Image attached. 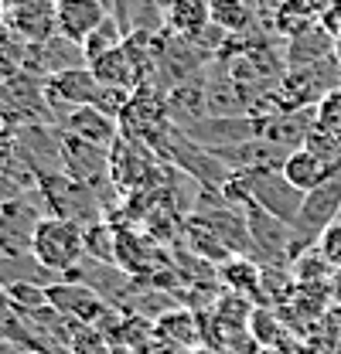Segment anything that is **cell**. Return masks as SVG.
I'll return each mask as SVG.
<instances>
[{
	"mask_svg": "<svg viewBox=\"0 0 341 354\" xmlns=\"http://www.w3.org/2000/svg\"><path fill=\"white\" fill-rule=\"evenodd\" d=\"M338 218H341V171H335L324 184H317L314 191L304 194V208H300L297 221L290 225L294 228V259L300 252L314 249L321 232L328 225H335Z\"/></svg>",
	"mask_w": 341,
	"mask_h": 354,
	"instance_id": "obj_2",
	"label": "cell"
},
{
	"mask_svg": "<svg viewBox=\"0 0 341 354\" xmlns=\"http://www.w3.org/2000/svg\"><path fill=\"white\" fill-rule=\"evenodd\" d=\"M3 293H7L10 307L17 310V313H35V310L48 307V290H44V286H35V283H14V286H7Z\"/></svg>",
	"mask_w": 341,
	"mask_h": 354,
	"instance_id": "obj_25",
	"label": "cell"
},
{
	"mask_svg": "<svg viewBox=\"0 0 341 354\" xmlns=\"http://www.w3.org/2000/svg\"><path fill=\"white\" fill-rule=\"evenodd\" d=\"M317 252L328 259V266H331L335 272H341V218L321 232V239H317Z\"/></svg>",
	"mask_w": 341,
	"mask_h": 354,
	"instance_id": "obj_27",
	"label": "cell"
},
{
	"mask_svg": "<svg viewBox=\"0 0 341 354\" xmlns=\"http://www.w3.org/2000/svg\"><path fill=\"white\" fill-rule=\"evenodd\" d=\"M232 174H250V171H283L287 164V150L256 136V140H246V143H236V147H225L215 153Z\"/></svg>",
	"mask_w": 341,
	"mask_h": 354,
	"instance_id": "obj_11",
	"label": "cell"
},
{
	"mask_svg": "<svg viewBox=\"0 0 341 354\" xmlns=\"http://www.w3.org/2000/svg\"><path fill=\"white\" fill-rule=\"evenodd\" d=\"M259 133H263V120H256V116H205V120L184 127V136L191 143H198L202 150H209V153H218L225 147L256 140Z\"/></svg>",
	"mask_w": 341,
	"mask_h": 354,
	"instance_id": "obj_7",
	"label": "cell"
},
{
	"mask_svg": "<svg viewBox=\"0 0 341 354\" xmlns=\"http://www.w3.org/2000/svg\"><path fill=\"white\" fill-rule=\"evenodd\" d=\"M69 354H113V344H110L96 327L79 324V330H76V337H72V344H69Z\"/></svg>",
	"mask_w": 341,
	"mask_h": 354,
	"instance_id": "obj_26",
	"label": "cell"
},
{
	"mask_svg": "<svg viewBox=\"0 0 341 354\" xmlns=\"http://www.w3.org/2000/svg\"><path fill=\"white\" fill-rule=\"evenodd\" d=\"M42 191H44V205H48V215L55 218H65V221H76L79 228L92 225V221L106 218L103 212V201L82 187L79 180L65 174H55V177H42Z\"/></svg>",
	"mask_w": 341,
	"mask_h": 354,
	"instance_id": "obj_5",
	"label": "cell"
},
{
	"mask_svg": "<svg viewBox=\"0 0 341 354\" xmlns=\"http://www.w3.org/2000/svg\"><path fill=\"white\" fill-rule=\"evenodd\" d=\"M243 180V187L250 191V201L256 208L270 212L273 218L294 225L304 208V191H297L283 171H250V174H236Z\"/></svg>",
	"mask_w": 341,
	"mask_h": 354,
	"instance_id": "obj_6",
	"label": "cell"
},
{
	"mask_svg": "<svg viewBox=\"0 0 341 354\" xmlns=\"http://www.w3.org/2000/svg\"><path fill=\"white\" fill-rule=\"evenodd\" d=\"M311 133H314V106L311 109H290V113H280V116H266L259 136L283 147L287 153H294L307 143Z\"/></svg>",
	"mask_w": 341,
	"mask_h": 354,
	"instance_id": "obj_15",
	"label": "cell"
},
{
	"mask_svg": "<svg viewBox=\"0 0 341 354\" xmlns=\"http://www.w3.org/2000/svg\"><path fill=\"white\" fill-rule=\"evenodd\" d=\"M335 86H341V65L335 58H328V62H317V65L287 68L283 79L273 86V95H277L280 109L290 113V109H311V106H317Z\"/></svg>",
	"mask_w": 341,
	"mask_h": 354,
	"instance_id": "obj_1",
	"label": "cell"
},
{
	"mask_svg": "<svg viewBox=\"0 0 341 354\" xmlns=\"http://www.w3.org/2000/svg\"><path fill=\"white\" fill-rule=\"evenodd\" d=\"M7 28L24 44H38L55 35V0H17L7 10Z\"/></svg>",
	"mask_w": 341,
	"mask_h": 354,
	"instance_id": "obj_13",
	"label": "cell"
},
{
	"mask_svg": "<svg viewBox=\"0 0 341 354\" xmlns=\"http://www.w3.org/2000/svg\"><path fill=\"white\" fill-rule=\"evenodd\" d=\"M290 272H294V283L297 286H311V290L314 286L317 290H331V279H335V269L317 252V245L307 249V252H300L297 259L290 263Z\"/></svg>",
	"mask_w": 341,
	"mask_h": 354,
	"instance_id": "obj_22",
	"label": "cell"
},
{
	"mask_svg": "<svg viewBox=\"0 0 341 354\" xmlns=\"http://www.w3.org/2000/svg\"><path fill=\"white\" fill-rule=\"evenodd\" d=\"M177 232H181L184 245H191V252H195V256H202V259H209V263H225V259H232V256L225 252V245H222V242H218V239H215L212 232L195 218V215L181 218Z\"/></svg>",
	"mask_w": 341,
	"mask_h": 354,
	"instance_id": "obj_21",
	"label": "cell"
},
{
	"mask_svg": "<svg viewBox=\"0 0 341 354\" xmlns=\"http://www.w3.org/2000/svg\"><path fill=\"white\" fill-rule=\"evenodd\" d=\"M273 3H280V0H273Z\"/></svg>",
	"mask_w": 341,
	"mask_h": 354,
	"instance_id": "obj_33",
	"label": "cell"
},
{
	"mask_svg": "<svg viewBox=\"0 0 341 354\" xmlns=\"http://www.w3.org/2000/svg\"><path fill=\"white\" fill-rule=\"evenodd\" d=\"M106 17H110L106 0H55V31L76 44H82Z\"/></svg>",
	"mask_w": 341,
	"mask_h": 354,
	"instance_id": "obj_12",
	"label": "cell"
},
{
	"mask_svg": "<svg viewBox=\"0 0 341 354\" xmlns=\"http://www.w3.org/2000/svg\"><path fill=\"white\" fill-rule=\"evenodd\" d=\"M205 68H209V65H205ZM205 68H202L198 75H191V79H184V82H177L174 88L164 92L170 123L181 127V130L209 116V72H205Z\"/></svg>",
	"mask_w": 341,
	"mask_h": 354,
	"instance_id": "obj_10",
	"label": "cell"
},
{
	"mask_svg": "<svg viewBox=\"0 0 341 354\" xmlns=\"http://www.w3.org/2000/svg\"><path fill=\"white\" fill-rule=\"evenodd\" d=\"M287 68H300V65H317L335 58V38L321 28V21H314L311 28L297 31L294 38H287Z\"/></svg>",
	"mask_w": 341,
	"mask_h": 354,
	"instance_id": "obj_16",
	"label": "cell"
},
{
	"mask_svg": "<svg viewBox=\"0 0 341 354\" xmlns=\"http://www.w3.org/2000/svg\"><path fill=\"white\" fill-rule=\"evenodd\" d=\"M127 41V31L120 28V21L110 14L89 38L82 41V51H85V62H92V58H99V55H106V51H113V48H120V44Z\"/></svg>",
	"mask_w": 341,
	"mask_h": 354,
	"instance_id": "obj_23",
	"label": "cell"
},
{
	"mask_svg": "<svg viewBox=\"0 0 341 354\" xmlns=\"http://www.w3.org/2000/svg\"><path fill=\"white\" fill-rule=\"evenodd\" d=\"M48 304L58 313L85 324V327H99L116 310L110 300H103L96 290H89L85 283H76V279H62V283L48 286Z\"/></svg>",
	"mask_w": 341,
	"mask_h": 354,
	"instance_id": "obj_8",
	"label": "cell"
},
{
	"mask_svg": "<svg viewBox=\"0 0 341 354\" xmlns=\"http://www.w3.org/2000/svg\"><path fill=\"white\" fill-rule=\"evenodd\" d=\"M283 177L297 187V191H314L317 184H324L328 177H331V171L307 150V147H300V150H294L290 157H287V164H283Z\"/></svg>",
	"mask_w": 341,
	"mask_h": 354,
	"instance_id": "obj_20",
	"label": "cell"
},
{
	"mask_svg": "<svg viewBox=\"0 0 341 354\" xmlns=\"http://www.w3.org/2000/svg\"><path fill=\"white\" fill-rule=\"evenodd\" d=\"M58 130L76 136V140H82V143L110 150V147L116 143V136H120V120L106 116V113L96 109V106H82V109H76L72 116H65Z\"/></svg>",
	"mask_w": 341,
	"mask_h": 354,
	"instance_id": "obj_14",
	"label": "cell"
},
{
	"mask_svg": "<svg viewBox=\"0 0 341 354\" xmlns=\"http://www.w3.org/2000/svg\"><path fill=\"white\" fill-rule=\"evenodd\" d=\"M314 130L341 136V86H335L314 106Z\"/></svg>",
	"mask_w": 341,
	"mask_h": 354,
	"instance_id": "obj_24",
	"label": "cell"
},
{
	"mask_svg": "<svg viewBox=\"0 0 341 354\" xmlns=\"http://www.w3.org/2000/svg\"><path fill=\"white\" fill-rule=\"evenodd\" d=\"M24 354H38V351H24Z\"/></svg>",
	"mask_w": 341,
	"mask_h": 354,
	"instance_id": "obj_32",
	"label": "cell"
},
{
	"mask_svg": "<svg viewBox=\"0 0 341 354\" xmlns=\"http://www.w3.org/2000/svg\"><path fill=\"white\" fill-rule=\"evenodd\" d=\"M212 21L209 0H168L164 7V28L170 35H198Z\"/></svg>",
	"mask_w": 341,
	"mask_h": 354,
	"instance_id": "obj_19",
	"label": "cell"
},
{
	"mask_svg": "<svg viewBox=\"0 0 341 354\" xmlns=\"http://www.w3.org/2000/svg\"><path fill=\"white\" fill-rule=\"evenodd\" d=\"M304 3H307V7H311V10H314V14H317V17H321V14H324V10H328V7H335V3H338V0H304Z\"/></svg>",
	"mask_w": 341,
	"mask_h": 354,
	"instance_id": "obj_28",
	"label": "cell"
},
{
	"mask_svg": "<svg viewBox=\"0 0 341 354\" xmlns=\"http://www.w3.org/2000/svg\"><path fill=\"white\" fill-rule=\"evenodd\" d=\"M42 218H48L44 191L31 194V198H3L0 201V256L31 252Z\"/></svg>",
	"mask_w": 341,
	"mask_h": 354,
	"instance_id": "obj_4",
	"label": "cell"
},
{
	"mask_svg": "<svg viewBox=\"0 0 341 354\" xmlns=\"http://www.w3.org/2000/svg\"><path fill=\"white\" fill-rule=\"evenodd\" d=\"M335 62H338V65H341V31H338V35H335Z\"/></svg>",
	"mask_w": 341,
	"mask_h": 354,
	"instance_id": "obj_30",
	"label": "cell"
},
{
	"mask_svg": "<svg viewBox=\"0 0 341 354\" xmlns=\"http://www.w3.org/2000/svg\"><path fill=\"white\" fill-rule=\"evenodd\" d=\"M209 14H212L215 28H222L229 38H243L256 31L253 0H209Z\"/></svg>",
	"mask_w": 341,
	"mask_h": 354,
	"instance_id": "obj_18",
	"label": "cell"
},
{
	"mask_svg": "<svg viewBox=\"0 0 341 354\" xmlns=\"http://www.w3.org/2000/svg\"><path fill=\"white\" fill-rule=\"evenodd\" d=\"M82 65H89L82 44L62 38L58 31L38 44H28V51H24V72H31V75H38V79H51V75H58V72L82 68Z\"/></svg>",
	"mask_w": 341,
	"mask_h": 354,
	"instance_id": "obj_9",
	"label": "cell"
},
{
	"mask_svg": "<svg viewBox=\"0 0 341 354\" xmlns=\"http://www.w3.org/2000/svg\"><path fill=\"white\" fill-rule=\"evenodd\" d=\"M0 354H24V351H21L14 341H0Z\"/></svg>",
	"mask_w": 341,
	"mask_h": 354,
	"instance_id": "obj_29",
	"label": "cell"
},
{
	"mask_svg": "<svg viewBox=\"0 0 341 354\" xmlns=\"http://www.w3.org/2000/svg\"><path fill=\"white\" fill-rule=\"evenodd\" d=\"M157 3H161V7H168V0H157Z\"/></svg>",
	"mask_w": 341,
	"mask_h": 354,
	"instance_id": "obj_31",
	"label": "cell"
},
{
	"mask_svg": "<svg viewBox=\"0 0 341 354\" xmlns=\"http://www.w3.org/2000/svg\"><path fill=\"white\" fill-rule=\"evenodd\" d=\"M31 256H35L42 266H48L51 272L69 276V272L85 259L82 228H79L76 221H65V218L48 215V218H42L38 232H35Z\"/></svg>",
	"mask_w": 341,
	"mask_h": 354,
	"instance_id": "obj_3",
	"label": "cell"
},
{
	"mask_svg": "<svg viewBox=\"0 0 341 354\" xmlns=\"http://www.w3.org/2000/svg\"><path fill=\"white\" fill-rule=\"evenodd\" d=\"M65 276H58V272H51L48 266H42L31 252H24V256H0V290H7V286H14V283H35V286H55V283H62Z\"/></svg>",
	"mask_w": 341,
	"mask_h": 354,
	"instance_id": "obj_17",
	"label": "cell"
}]
</instances>
